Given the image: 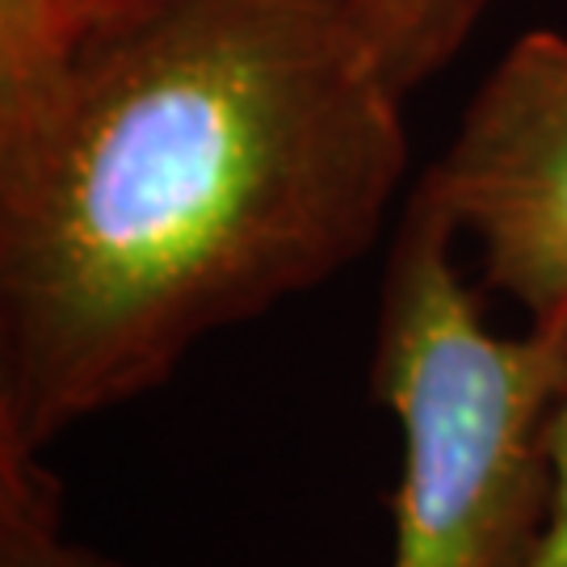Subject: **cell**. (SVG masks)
<instances>
[{
  "instance_id": "6da1fadb",
  "label": "cell",
  "mask_w": 567,
  "mask_h": 567,
  "mask_svg": "<svg viewBox=\"0 0 567 567\" xmlns=\"http://www.w3.org/2000/svg\"><path fill=\"white\" fill-rule=\"evenodd\" d=\"M353 0H147L0 131V442L161 386L379 240L408 168Z\"/></svg>"
},
{
  "instance_id": "3957f363",
  "label": "cell",
  "mask_w": 567,
  "mask_h": 567,
  "mask_svg": "<svg viewBox=\"0 0 567 567\" xmlns=\"http://www.w3.org/2000/svg\"><path fill=\"white\" fill-rule=\"evenodd\" d=\"M421 185L475 248L484 286L567 341V34L508 47Z\"/></svg>"
},
{
  "instance_id": "8992f818",
  "label": "cell",
  "mask_w": 567,
  "mask_h": 567,
  "mask_svg": "<svg viewBox=\"0 0 567 567\" xmlns=\"http://www.w3.org/2000/svg\"><path fill=\"white\" fill-rule=\"evenodd\" d=\"M484 9L487 0H353L365 39L400 93L442 72L463 51Z\"/></svg>"
},
{
  "instance_id": "ba28073f",
  "label": "cell",
  "mask_w": 567,
  "mask_h": 567,
  "mask_svg": "<svg viewBox=\"0 0 567 567\" xmlns=\"http://www.w3.org/2000/svg\"><path fill=\"white\" fill-rule=\"evenodd\" d=\"M135 4H147V0H89V30H93L97 21L114 18V13H126V9H135Z\"/></svg>"
},
{
  "instance_id": "52a82bcc",
  "label": "cell",
  "mask_w": 567,
  "mask_h": 567,
  "mask_svg": "<svg viewBox=\"0 0 567 567\" xmlns=\"http://www.w3.org/2000/svg\"><path fill=\"white\" fill-rule=\"evenodd\" d=\"M550 466H555L550 522L534 567H567V391L555 408V421H550Z\"/></svg>"
},
{
  "instance_id": "277c9868",
  "label": "cell",
  "mask_w": 567,
  "mask_h": 567,
  "mask_svg": "<svg viewBox=\"0 0 567 567\" xmlns=\"http://www.w3.org/2000/svg\"><path fill=\"white\" fill-rule=\"evenodd\" d=\"M89 34V0H0V131L30 118Z\"/></svg>"
},
{
  "instance_id": "5b68a950",
  "label": "cell",
  "mask_w": 567,
  "mask_h": 567,
  "mask_svg": "<svg viewBox=\"0 0 567 567\" xmlns=\"http://www.w3.org/2000/svg\"><path fill=\"white\" fill-rule=\"evenodd\" d=\"M0 567H131L72 543L63 529L60 480L39 450L0 442Z\"/></svg>"
},
{
  "instance_id": "7a4b0ae2",
  "label": "cell",
  "mask_w": 567,
  "mask_h": 567,
  "mask_svg": "<svg viewBox=\"0 0 567 567\" xmlns=\"http://www.w3.org/2000/svg\"><path fill=\"white\" fill-rule=\"evenodd\" d=\"M454 248L458 231L416 185L391 236L374 337V395L404 433L391 567H534L567 341L496 332Z\"/></svg>"
}]
</instances>
